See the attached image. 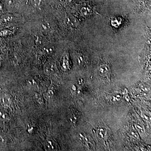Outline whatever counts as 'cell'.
<instances>
[{"label":"cell","instance_id":"cell-2","mask_svg":"<svg viewBox=\"0 0 151 151\" xmlns=\"http://www.w3.org/2000/svg\"><path fill=\"white\" fill-rule=\"evenodd\" d=\"M99 72L101 75H107L110 71V68L109 66L106 64H103L101 65L99 68Z\"/></svg>","mask_w":151,"mask_h":151},{"label":"cell","instance_id":"cell-1","mask_svg":"<svg viewBox=\"0 0 151 151\" xmlns=\"http://www.w3.org/2000/svg\"><path fill=\"white\" fill-rule=\"evenodd\" d=\"M66 23L68 26L73 28L77 27L79 24L78 21L77 20V19L72 16L68 17L66 18Z\"/></svg>","mask_w":151,"mask_h":151},{"label":"cell","instance_id":"cell-4","mask_svg":"<svg viewBox=\"0 0 151 151\" xmlns=\"http://www.w3.org/2000/svg\"><path fill=\"white\" fill-rule=\"evenodd\" d=\"M31 3L33 6L36 8L40 7L42 4V0H31Z\"/></svg>","mask_w":151,"mask_h":151},{"label":"cell","instance_id":"cell-7","mask_svg":"<svg viewBox=\"0 0 151 151\" xmlns=\"http://www.w3.org/2000/svg\"><path fill=\"white\" fill-rule=\"evenodd\" d=\"M9 99L7 96H5L2 98V104L3 105V106L5 107H7L8 103H9Z\"/></svg>","mask_w":151,"mask_h":151},{"label":"cell","instance_id":"cell-9","mask_svg":"<svg viewBox=\"0 0 151 151\" xmlns=\"http://www.w3.org/2000/svg\"><path fill=\"white\" fill-rule=\"evenodd\" d=\"M44 51L47 52V53L51 52L52 51V48L51 47H45V48L44 47Z\"/></svg>","mask_w":151,"mask_h":151},{"label":"cell","instance_id":"cell-3","mask_svg":"<svg viewBox=\"0 0 151 151\" xmlns=\"http://www.w3.org/2000/svg\"><path fill=\"white\" fill-rule=\"evenodd\" d=\"M81 12L84 16L87 17L92 13V10L88 7H83L81 9Z\"/></svg>","mask_w":151,"mask_h":151},{"label":"cell","instance_id":"cell-5","mask_svg":"<svg viewBox=\"0 0 151 151\" xmlns=\"http://www.w3.org/2000/svg\"><path fill=\"white\" fill-rule=\"evenodd\" d=\"M13 19V17L12 15L6 14L3 17V21L5 23L11 22Z\"/></svg>","mask_w":151,"mask_h":151},{"label":"cell","instance_id":"cell-6","mask_svg":"<svg viewBox=\"0 0 151 151\" xmlns=\"http://www.w3.org/2000/svg\"><path fill=\"white\" fill-rule=\"evenodd\" d=\"M68 57L67 55H65L63 57V68H68L69 67V62H68Z\"/></svg>","mask_w":151,"mask_h":151},{"label":"cell","instance_id":"cell-8","mask_svg":"<svg viewBox=\"0 0 151 151\" xmlns=\"http://www.w3.org/2000/svg\"><path fill=\"white\" fill-rule=\"evenodd\" d=\"M54 67V65L53 64H48L45 68L46 71L48 73L49 72H52V71H53Z\"/></svg>","mask_w":151,"mask_h":151},{"label":"cell","instance_id":"cell-10","mask_svg":"<svg viewBox=\"0 0 151 151\" xmlns=\"http://www.w3.org/2000/svg\"><path fill=\"white\" fill-rule=\"evenodd\" d=\"M13 2H14L13 0H8V5L11 6L13 4Z\"/></svg>","mask_w":151,"mask_h":151}]
</instances>
